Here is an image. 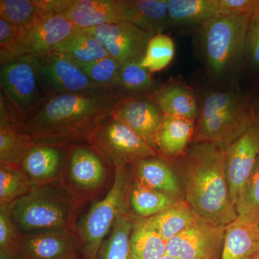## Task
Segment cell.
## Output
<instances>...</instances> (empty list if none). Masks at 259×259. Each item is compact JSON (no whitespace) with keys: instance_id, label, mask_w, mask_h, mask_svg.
Wrapping results in <instances>:
<instances>
[{"instance_id":"obj_1","label":"cell","mask_w":259,"mask_h":259,"mask_svg":"<svg viewBox=\"0 0 259 259\" xmlns=\"http://www.w3.org/2000/svg\"><path fill=\"white\" fill-rule=\"evenodd\" d=\"M125 96L118 90H110L47 97L17 128L35 145L61 147L87 141L94 130L111 116L116 105Z\"/></svg>"},{"instance_id":"obj_2","label":"cell","mask_w":259,"mask_h":259,"mask_svg":"<svg viewBox=\"0 0 259 259\" xmlns=\"http://www.w3.org/2000/svg\"><path fill=\"white\" fill-rule=\"evenodd\" d=\"M185 199L199 218L227 226L238 218L226 173V151L210 143H194L180 162Z\"/></svg>"},{"instance_id":"obj_3","label":"cell","mask_w":259,"mask_h":259,"mask_svg":"<svg viewBox=\"0 0 259 259\" xmlns=\"http://www.w3.org/2000/svg\"><path fill=\"white\" fill-rule=\"evenodd\" d=\"M75 207L72 194L56 182L35 186L8 209L15 226L24 236L72 231Z\"/></svg>"},{"instance_id":"obj_4","label":"cell","mask_w":259,"mask_h":259,"mask_svg":"<svg viewBox=\"0 0 259 259\" xmlns=\"http://www.w3.org/2000/svg\"><path fill=\"white\" fill-rule=\"evenodd\" d=\"M194 143H210L225 151L256 119L245 97L236 92H211L199 110Z\"/></svg>"},{"instance_id":"obj_5","label":"cell","mask_w":259,"mask_h":259,"mask_svg":"<svg viewBox=\"0 0 259 259\" xmlns=\"http://www.w3.org/2000/svg\"><path fill=\"white\" fill-rule=\"evenodd\" d=\"M253 13L220 15L201 25L204 56L211 74L215 77H223L231 72L246 53L247 35Z\"/></svg>"},{"instance_id":"obj_6","label":"cell","mask_w":259,"mask_h":259,"mask_svg":"<svg viewBox=\"0 0 259 259\" xmlns=\"http://www.w3.org/2000/svg\"><path fill=\"white\" fill-rule=\"evenodd\" d=\"M126 166H115L113 185L105 198L94 203L76 226V238L84 259H97L105 237L125 205L127 185Z\"/></svg>"},{"instance_id":"obj_7","label":"cell","mask_w":259,"mask_h":259,"mask_svg":"<svg viewBox=\"0 0 259 259\" xmlns=\"http://www.w3.org/2000/svg\"><path fill=\"white\" fill-rule=\"evenodd\" d=\"M87 141L115 166L135 165L157 157L158 151L122 121L111 116L97 126Z\"/></svg>"},{"instance_id":"obj_8","label":"cell","mask_w":259,"mask_h":259,"mask_svg":"<svg viewBox=\"0 0 259 259\" xmlns=\"http://www.w3.org/2000/svg\"><path fill=\"white\" fill-rule=\"evenodd\" d=\"M76 29L64 13H44L26 26L19 28L13 45L1 51V65L20 56L49 54Z\"/></svg>"},{"instance_id":"obj_9","label":"cell","mask_w":259,"mask_h":259,"mask_svg":"<svg viewBox=\"0 0 259 259\" xmlns=\"http://www.w3.org/2000/svg\"><path fill=\"white\" fill-rule=\"evenodd\" d=\"M0 80L2 90L18 112L19 123L45 99L40 88L35 56H20L1 65Z\"/></svg>"},{"instance_id":"obj_10","label":"cell","mask_w":259,"mask_h":259,"mask_svg":"<svg viewBox=\"0 0 259 259\" xmlns=\"http://www.w3.org/2000/svg\"><path fill=\"white\" fill-rule=\"evenodd\" d=\"M40 88L45 98L69 93H91L116 90L93 82L67 58L49 54L35 56Z\"/></svg>"},{"instance_id":"obj_11","label":"cell","mask_w":259,"mask_h":259,"mask_svg":"<svg viewBox=\"0 0 259 259\" xmlns=\"http://www.w3.org/2000/svg\"><path fill=\"white\" fill-rule=\"evenodd\" d=\"M226 226L198 217L180 234L167 242L166 254L179 259H220Z\"/></svg>"},{"instance_id":"obj_12","label":"cell","mask_w":259,"mask_h":259,"mask_svg":"<svg viewBox=\"0 0 259 259\" xmlns=\"http://www.w3.org/2000/svg\"><path fill=\"white\" fill-rule=\"evenodd\" d=\"M105 48L109 56L119 64L140 62L153 34L127 22L105 24L96 28L82 29Z\"/></svg>"},{"instance_id":"obj_13","label":"cell","mask_w":259,"mask_h":259,"mask_svg":"<svg viewBox=\"0 0 259 259\" xmlns=\"http://www.w3.org/2000/svg\"><path fill=\"white\" fill-rule=\"evenodd\" d=\"M259 155V120L235 140L226 150V173L230 194L236 206Z\"/></svg>"},{"instance_id":"obj_14","label":"cell","mask_w":259,"mask_h":259,"mask_svg":"<svg viewBox=\"0 0 259 259\" xmlns=\"http://www.w3.org/2000/svg\"><path fill=\"white\" fill-rule=\"evenodd\" d=\"M111 117L128 125L156 149L155 136L164 114L149 97L126 95L116 105Z\"/></svg>"},{"instance_id":"obj_15","label":"cell","mask_w":259,"mask_h":259,"mask_svg":"<svg viewBox=\"0 0 259 259\" xmlns=\"http://www.w3.org/2000/svg\"><path fill=\"white\" fill-rule=\"evenodd\" d=\"M77 238L73 231H59L24 235L23 259H78Z\"/></svg>"},{"instance_id":"obj_16","label":"cell","mask_w":259,"mask_h":259,"mask_svg":"<svg viewBox=\"0 0 259 259\" xmlns=\"http://www.w3.org/2000/svg\"><path fill=\"white\" fill-rule=\"evenodd\" d=\"M64 14L78 29L123 22L117 0H69Z\"/></svg>"},{"instance_id":"obj_17","label":"cell","mask_w":259,"mask_h":259,"mask_svg":"<svg viewBox=\"0 0 259 259\" xmlns=\"http://www.w3.org/2000/svg\"><path fill=\"white\" fill-rule=\"evenodd\" d=\"M122 21L153 35L170 25L167 0H117Z\"/></svg>"},{"instance_id":"obj_18","label":"cell","mask_w":259,"mask_h":259,"mask_svg":"<svg viewBox=\"0 0 259 259\" xmlns=\"http://www.w3.org/2000/svg\"><path fill=\"white\" fill-rule=\"evenodd\" d=\"M136 180L153 190L183 200L185 192L180 180L171 165L164 160L151 157L141 160L134 165Z\"/></svg>"},{"instance_id":"obj_19","label":"cell","mask_w":259,"mask_h":259,"mask_svg":"<svg viewBox=\"0 0 259 259\" xmlns=\"http://www.w3.org/2000/svg\"><path fill=\"white\" fill-rule=\"evenodd\" d=\"M149 97L165 115L193 120L199 117V108L194 92L183 83L162 85Z\"/></svg>"},{"instance_id":"obj_20","label":"cell","mask_w":259,"mask_h":259,"mask_svg":"<svg viewBox=\"0 0 259 259\" xmlns=\"http://www.w3.org/2000/svg\"><path fill=\"white\" fill-rule=\"evenodd\" d=\"M60 146L36 145L26 155L20 168L34 186L58 182L61 172Z\"/></svg>"},{"instance_id":"obj_21","label":"cell","mask_w":259,"mask_h":259,"mask_svg":"<svg viewBox=\"0 0 259 259\" xmlns=\"http://www.w3.org/2000/svg\"><path fill=\"white\" fill-rule=\"evenodd\" d=\"M194 121L164 115L155 136V146L158 152L160 151L168 157L183 155L194 137Z\"/></svg>"},{"instance_id":"obj_22","label":"cell","mask_w":259,"mask_h":259,"mask_svg":"<svg viewBox=\"0 0 259 259\" xmlns=\"http://www.w3.org/2000/svg\"><path fill=\"white\" fill-rule=\"evenodd\" d=\"M69 0H1L0 18L23 28L47 13H64Z\"/></svg>"},{"instance_id":"obj_23","label":"cell","mask_w":259,"mask_h":259,"mask_svg":"<svg viewBox=\"0 0 259 259\" xmlns=\"http://www.w3.org/2000/svg\"><path fill=\"white\" fill-rule=\"evenodd\" d=\"M69 173L73 183L88 190L100 187L106 177V169L100 156L93 150L83 146L71 151Z\"/></svg>"},{"instance_id":"obj_24","label":"cell","mask_w":259,"mask_h":259,"mask_svg":"<svg viewBox=\"0 0 259 259\" xmlns=\"http://www.w3.org/2000/svg\"><path fill=\"white\" fill-rule=\"evenodd\" d=\"M170 25H202L220 15L230 14L220 0H167Z\"/></svg>"},{"instance_id":"obj_25","label":"cell","mask_w":259,"mask_h":259,"mask_svg":"<svg viewBox=\"0 0 259 259\" xmlns=\"http://www.w3.org/2000/svg\"><path fill=\"white\" fill-rule=\"evenodd\" d=\"M258 253L259 232L257 225L236 219L226 226L220 259H253Z\"/></svg>"},{"instance_id":"obj_26","label":"cell","mask_w":259,"mask_h":259,"mask_svg":"<svg viewBox=\"0 0 259 259\" xmlns=\"http://www.w3.org/2000/svg\"><path fill=\"white\" fill-rule=\"evenodd\" d=\"M51 53L81 63L93 62L109 56L105 48L95 37L78 28Z\"/></svg>"},{"instance_id":"obj_27","label":"cell","mask_w":259,"mask_h":259,"mask_svg":"<svg viewBox=\"0 0 259 259\" xmlns=\"http://www.w3.org/2000/svg\"><path fill=\"white\" fill-rule=\"evenodd\" d=\"M198 217L188 202L183 199L163 212L142 219L168 242L190 226Z\"/></svg>"},{"instance_id":"obj_28","label":"cell","mask_w":259,"mask_h":259,"mask_svg":"<svg viewBox=\"0 0 259 259\" xmlns=\"http://www.w3.org/2000/svg\"><path fill=\"white\" fill-rule=\"evenodd\" d=\"M135 221L123 206L108 237L103 241L97 259H131L130 238Z\"/></svg>"},{"instance_id":"obj_29","label":"cell","mask_w":259,"mask_h":259,"mask_svg":"<svg viewBox=\"0 0 259 259\" xmlns=\"http://www.w3.org/2000/svg\"><path fill=\"white\" fill-rule=\"evenodd\" d=\"M167 241L144 220L135 221L131 238V259H159L166 254Z\"/></svg>"},{"instance_id":"obj_30","label":"cell","mask_w":259,"mask_h":259,"mask_svg":"<svg viewBox=\"0 0 259 259\" xmlns=\"http://www.w3.org/2000/svg\"><path fill=\"white\" fill-rule=\"evenodd\" d=\"M36 145L11 122H0V163L20 168L26 155Z\"/></svg>"},{"instance_id":"obj_31","label":"cell","mask_w":259,"mask_h":259,"mask_svg":"<svg viewBox=\"0 0 259 259\" xmlns=\"http://www.w3.org/2000/svg\"><path fill=\"white\" fill-rule=\"evenodd\" d=\"M130 199L133 210L141 218L156 215L180 201L168 194L146 187L136 180L131 189Z\"/></svg>"},{"instance_id":"obj_32","label":"cell","mask_w":259,"mask_h":259,"mask_svg":"<svg viewBox=\"0 0 259 259\" xmlns=\"http://www.w3.org/2000/svg\"><path fill=\"white\" fill-rule=\"evenodd\" d=\"M158 88L151 73L139 62L130 63L121 68L117 89L126 95L149 97Z\"/></svg>"},{"instance_id":"obj_33","label":"cell","mask_w":259,"mask_h":259,"mask_svg":"<svg viewBox=\"0 0 259 259\" xmlns=\"http://www.w3.org/2000/svg\"><path fill=\"white\" fill-rule=\"evenodd\" d=\"M34 187L20 168L0 165V207H9Z\"/></svg>"},{"instance_id":"obj_34","label":"cell","mask_w":259,"mask_h":259,"mask_svg":"<svg viewBox=\"0 0 259 259\" xmlns=\"http://www.w3.org/2000/svg\"><path fill=\"white\" fill-rule=\"evenodd\" d=\"M175 50V44L171 37L162 32L155 34L148 41L146 53L139 64L151 74L158 72L171 62Z\"/></svg>"},{"instance_id":"obj_35","label":"cell","mask_w":259,"mask_h":259,"mask_svg":"<svg viewBox=\"0 0 259 259\" xmlns=\"http://www.w3.org/2000/svg\"><path fill=\"white\" fill-rule=\"evenodd\" d=\"M237 219L252 225L259 223V155L249 180L236 204Z\"/></svg>"},{"instance_id":"obj_36","label":"cell","mask_w":259,"mask_h":259,"mask_svg":"<svg viewBox=\"0 0 259 259\" xmlns=\"http://www.w3.org/2000/svg\"><path fill=\"white\" fill-rule=\"evenodd\" d=\"M93 82L104 88L117 89L122 65L110 56L93 62L73 61Z\"/></svg>"},{"instance_id":"obj_37","label":"cell","mask_w":259,"mask_h":259,"mask_svg":"<svg viewBox=\"0 0 259 259\" xmlns=\"http://www.w3.org/2000/svg\"><path fill=\"white\" fill-rule=\"evenodd\" d=\"M22 240L23 234L13 223L8 207H0V253L20 256Z\"/></svg>"},{"instance_id":"obj_38","label":"cell","mask_w":259,"mask_h":259,"mask_svg":"<svg viewBox=\"0 0 259 259\" xmlns=\"http://www.w3.org/2000/svg\"><path fill=\"white\" fill-rule=\"evenodd\" d=\"M246 53L252 62L259 66V5L250 18L247 35Z\"/></svg>"},{"instance_id":"obj_39","label":"cell","mask_w":259,"mask_h":259,"mask_svg":"<svg viewBox=\"0 0 259 259\" xmlns=\"http://www.w3.org/2000/svg\"><path fill=\"white\" fill-rule=\"evenodd\" d=\"M229 13H253L259 5L258 0H220Z\"/></svg>"},{"instance_id":"obj_40","label":"cell","mask_w":259,"mask_h":259,"mask_svg":"<svg viewBox=\"0 0 259 259\" xmlns=\"http://www.w3.org/2000/svg\"><path fill=\"white\" fill-rule=\"evenodd\" d=\"M19 28L5 19L0 18V46L1 51L9 49L18 37Z\"/></svg>"},{"instance_id":"obj_41","label":"cell","mask_w":259,"mask_h":259,"mask_svg":"<svg viewBox=\"0 0 259 259\" xmlns=\"http://www.w3.org/2000/svg\"><path fill=\"white\" fill-rule=\"evenodd\" d=\"M0 259H22V256L21 255H20V256L18 257H12L9 256V255L3 254V253H0Z\"/></svg>"},{"instance_id":"obj_42","label":"cell","mask_w":259,"mask_h":259,"mask_svg":"<svg viewBox=\"0 0 259 259\" xmlns=\"http://www.w3.org/2000/svg\"><path fill=\"white\" fill-rule=\"evenodd\" d=\"M159 259H179V258H175V257L171 256V255L166 254L165 255H163V257H161V258H159Z\"/></svg>"},{"instance_id":"obj_43","label":"cell","mask_w":259,"mask_h":259,"mask_svg":"<svg viewBox=\"0 0 259 259\" xmlns=\"http://www.w3.org/2000/svg\"><path fill=\"white\" fill-rule=\"evenodd\" d=\"M253 259H259V253L258 255H255V256L254 257V258H253Z\"/></svg>"},{"instance_id":"obj_44","label":"cell","mask_w":259,"mask_h":259,"mask_svg":"<svg viewBox=\"0 0 259 259\" xmlns=\"http://www.w3.org/2000/svg\"><path fill=\"white\" fill-rule=\"evenodd\" d=\"M257 229H258V231L259 232V223L258 225H257Z\"/></svg>"},{"instance_id":"obj_45","label":"cell","mask_w":259,"mask_h":259,"mask_svg":"<svg viewBox=\"0 0 259 259\" xmlns=\"http://www.w3.org/2000/svg\"><path fill=\"white\" fill-rule=\"evenodd\" d=\"M22 259H23V258H22Z\"/></svg>"}]
</instances>
